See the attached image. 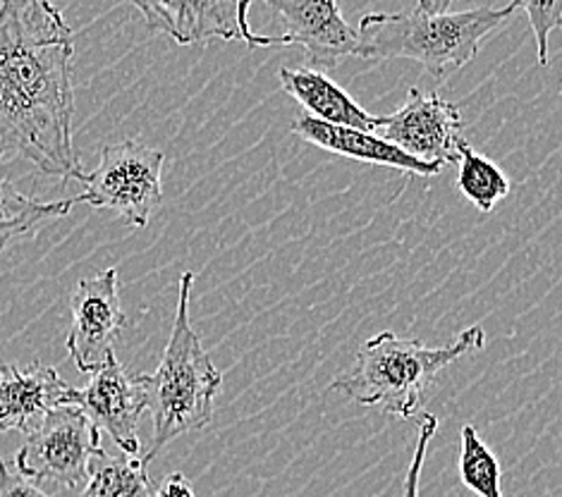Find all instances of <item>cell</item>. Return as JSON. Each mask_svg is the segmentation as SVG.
Returning a JSON list of instances; mask_svg holds the SVG:
<instances>
[{
  "label": "cell",
  "instance_id": "22",
  "mask_svg": "<svg viewBox=\"0 0 562 497\" xmlns=\"http://www.w3.org/2000/svg\"><path fill=\"white\" fill-rule=\"evenodd\" d=\"M154 497H196V495H194L190 483H187V478L178 472V474H170L164 481V486L156 490Z\"/></svg>",
  "mask_w": 562,
  "mask_h": 497
},
{
  "label": "cell",
  "instance_id": "7",
  "mask_svg": "<svg viewBox=\"0 0 562 497\" xmlns=\"http://www.w3.org/2000/svg\"><path fill=\"white\" fill-rule=\"evenodd\" d=\"M127 3L142 12L151 32L166 34L180 46L223 38V42H243L249 48H278V38L251 30V0H127Z\"/></svg>",
  "mask_w": 562,
  "mask_h": 497
},
{
  "label": "cell",
  "instance_id": "16",
  "mask_svg": "<svg viewBox=\"0 0 562 497\" xmlns=\"http://www.w3.org/2000/svg\"><path fill=\"white\" fill-rule=\"evenodd\" d=\"M82 497H154L149 466L142 462V456L113 462L109 454H103L99 464L91 466Z\"/></svg>",
  "mask_w": 562,
  "mask_h": 497
},
{
  "label": "cell",
  "instance_id": "2",
  "mask_svg": "<svg viewBox=\"0 0 562 497\" xmlns=\"http://www.w3.org/2000/svg\"><path fill=\"white\" fill-rule=\"evenodd\" d=\"M486 347L484 326H470L443 347H426L419 340H403L385 330L367 340L357 352L355 366L338 375L330 389L342 393L361 407H379L385 414L412 419L424 407L438 373L454 359Z\"/></svg>",
  "mask_w": 562,
  "mask_h": 497
},
{
  "label": "cell",
  "instance_id": "13",
  "mask_svg": "<svg viewBox=\"0 0 562 497\" xmlns=\"http://www.w3.org/2000/svg\"><path fill=\"white\" fill-rule=\"evenodd\" d=\"M292 132L306 144L318 146V149L324 151H330L342 158L361 160V163L393 168L405 174H414V178H434V174L443 170V166L426 163V160H419L405 151H400L397 146L385 142L383 137H379V134L328 125L310 115H300L294 120Z\"/></svg>",
  "mask_w": 562,
  "mask_h": 497
},
{
  "label": "cell",
  "instance_id": "3",
  "mask_svg": "<svg viewBox=\"0 0 562 497\" xmlns=\"http://www.w3.org/2000/svg\"><path fill=\"white\" fill-rule=\"evenodd\" d=\"M194 273L180 275L178 314L164 359L151 375H139L146 409L154 419V440L142 454L149 466L170 440L202 431L213 419V402L221 393L223 373L213 364L190 320V294Z\"/></svg>",
  "mask_w": 562,
  "mask_h": 497
},
{
  "label": "cell",
  "instance_id": "23",
  "mask_svg": "<svg viewBox=\"0 0 562 497\" xmlns=\"http://www.w3.org/2000/svg\"><path fill=\"white\" fill-rule=\"evenodd\" d=\"M458 0H419L417 10L426 12V15H443Z\"/></svg>",
  "mask_w": 562,
  "mask_h": 497
},
{
  "label": "cell",
  "instance_id": "17",
  "mask_svg": "<svg viewBox=\"0 0 562 497\" xmlns=\"http://www.w3.org/2000/svg\"><path fill=\"white\" fill-rule=\"evenodd\" d=\"M458 190L464 199H470L481 213H491L501 199L510 194V180L484 154L474 151L470 144L460 154Z\"/></svg>",
  "mask_w": 562,
  "mask_h": 497
},
{
  "label": "cell",
  "instance_id": "1",
  "mask_svg": "<svg viewBox=\"0 0 562 497\" xmlns=\"http://www.w3.org/2000/svg\"><path fill=\"white\" fill-rule=\"evenodd\" d=\"M75 32L50 0H0V163L85 182L72 142Z\"/></svg>",
  "mask_w": 562,
  "mask_h": 497
},
{
  "label": "cell",
  "instance_id": "11",
  "mask_svg": "<svg viewBox=\"0 0 562 497\" xmlns=\"http://www.w3.org/2000/svg\"><path fill=\"white\" fill-rule=\"evenodd\" d=\"M68 405L82 409L87 419L97 428H103L127 456H139L137 426L146 411V393L139 375L130 379L125 369L117 364L115 354L105 361L103 369L93 373L87 387H72Z\"/></svg>",
  "mask_w": 562,
  "mask_h": 497
},
{
  "label": "cell",
  "instance_id": "4",
  "mask_svg": "<svg viewBox=\"0 0 562 497\" xmlns=\"http://www.w3.org/2000/svg\"><path fill=\"white\" fill-rule=\"evenodd\" d=\"M519 8H476L467 12L426 15L409 12H371L359 22V58L419 63L438 82L472 63L481 42L503 26Z\"/></svg>",
  "mask_w": 562,
  "mask_h": 497
},
{
  "label": "cell",
  "instance_id": "21",
  "mask_svg": "<svg viewBox=\"0 0 562 497\" xmlns=\"http://www.w3.org/2000/svg\"><path fill=\"white\" fill-rule=\"evenodd\" d=\"M0 497H50L20 472L12 474L8 464L0 460Z\"/></svg>",
  "mask_w": 562,
  "mask_h": 497
},
{
  "label": "cell",
  "instance_id": "5",
  "mask_svg": "<svg viewBox=\"0 0 562 497\" xmlns=\"http://www.w3.org/2000/svg\"><path fill=\"white\" fill-rule=\"evenodd\" d=\"M164 151L132 139L105 146L99 168L87 174L85 194L75 201L113 211L130 227L144 230L164 201Z\"/></svg>",
  "mask_w": 562,
  "mask_h": 497
},
{
  "label": "cell",
  "instance_id": "6",
  "mask_svg": "<svg viewBox=\"0 0 562 497\" xmlns=\"http://www.w3.org/2000/svg\"><path fill=\"white\" fill-rule=\"evenodd\" d=\"M103 454L99 428L82 409L63 405L50 409L42 426L26 436L15 464L34 486L79 488L89 481L91 462Z\"/></svg>",
  "mask_w": 562,
  "mask_h": 497
},
{
  "label": "cell",
  "instance_id": "9",
  "mask_svg": "<svg viewBox=\"0 0 562 497\" xmlns=\"http://www.w3.org/2000/svg\"><path fill=\"white\" fill-rule=\"evenodd\" d=\"M72 326L68 332V354L82 373H97L113 357V344L127 328L117 297V271L99 273L79 282L70 297Z\"/></svg>",
  "mask_w": 562,
  "mask_h": 497
},
{
  "label": "cell",
  "instance_id": "20",
  "mask_svg": "<svg viewBox=\"0 0 562 497\" xmlns=\"http://www.w3.org/2000/svg\"><path fill=\"white\" fill-rule=\"evenodd\" d=\"M438 431V419L434 414L422 416L419 421V436H417V448H414L412 464L405 474L403 483V497H419V481H422V468L426 462V452H428V442L434 440Z\"/></svg>",
  "mask_w": 562,
  "mask_h": 497
},
{
  "label": "cell",
  "instance_id": "12",
  "mask_svg": "<svg viewBox=\"0 0 562 497\" xmlns=\"http://www.w3.org/2000/svg\"><path fill=\"white\" fill-rule=\"evenodd\" d=\"M72 385L42 361L30 369L0 364V431L34 433L46 414L68 405Z\"/></svg>",
  "mask_w": 562,
  "mask_h": 497
},
{
  "label": "cell",
  "instance_id": "14",
  "mask_svg": "<svg viewBox=\"0 0 562 497\" xmlns=\"http://www.w3.org/2000/svg\"><path fill=\"white\" fill-rule=\"evenodd\" d=\"M278 77L280 87L290 99L302 105L304 115L328 125L376 132L379 117L361 109L350 93L340 89L324 72L312 70V67H283Z\"/></svg>",
  "mask_w": 562,
  "mask_h": 497
},
{
  "label": "cell",
  "instance_id": "8",
  "mask_svg": "<svg viewBox=\"0 0 562 497\" xmlns=\"http://www.w3.org/2000/svg\"><path fill=\"white\" fill-rule=\"evenodd\" d=\"M373 134L391 142L400 151L438 166L460 163V154L467 146L464 120L458 105L436 91L424 93L419 89H409L403 109L379 117Z\"/></svg>",
  "mask_w": 562,
  "mask_h": 497
},
{
  "label": "cell",
  "instance_id": "15",
  "mask_svg": "<svg viewBox=\"0 0 562 497\" xmlns=\"http://www.w3.org/2000/svg\"><path fill=\"white\" fill-rule=\"evenodd\" d=\"M77 206L75 199L68 201H36L24 196L10 182L0 180V253L5 251L12 239L34 233L48 221L65 218Z\"/></svg>",
  "mask_w": 562,
  "mask_h": 497
},
{
  "label": "cell",
  "instance_id": "19",
  "mask_svg": "<svg viewBox=\"0 0 562 497\" xmlns=\"http://www.w3.org/2000/svg\"><path fill=\"white\" fill-rule=\"evenodd\" d=\"M513 3L527 12L533 36H537L539 63L548 65V38L562 24V0H513Z\"/></svg>",
  "mask_w": 562,
  "mask_h": 497
},
{
  "label": "cell",
  "instance_id": "18",
  "mask_svg": "<svg viewBox=\"0 0 562 497\" xmlns=\"http://www.w3.org/2000/svg\"><path fill=\"white\" fill-rule=\"evenodd\" d=\"M460 438V481L479 497H503L498 456L481 440L474 426H462Z\"/></svg>",
  "mask_w": 562,
  "mask_h": 497
},
{
  "label": "cell",
  "instance_id": "10",
  "mask_svg": "<svg viewBox=\"0 0 562 497\" xmlns=\"http://www.w3.org/2000/svg\"><path fill=\"white\" fill-rule=\"evenodd\" d=\"M283 18L288 32L278 46H302L312 70H336L359 56V34L342 18L340 0H263Z\"/></svg>",
  "mask_w": 562,
  "mask_h": 497
}]
</instances>
